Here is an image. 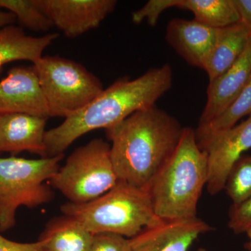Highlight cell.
Wrapping results in <instances>:
<instances>
[{
  "instance_id": "obj_1",
  "label": "cell",
  "mask_w": 251,
  "mask_h": 251,
  "mask_svg": "<svg viewBox=\"0 0 251 251\" xmlns=\"http://www.w3.org/2000/svg\"><path fill=\"white\" fill-rule=\"evenodd\" d=\"M173 81L168 64L149 69L134 80L127 76L118 79L85 108L46 131V157L62 154L82 135L108 129L135 112L156 105L171 88Z\"/></svg>"
},
{
  "instance_id": "obj_2",
  "label": "cell",
  "mask_w": 251,
  "mask_h": 251,
  "mask_svg": "<svg viewBox=\"0 0 251 251\" xmlns=\"http://www.w3.org/2000/svg\"><path fill=\"white\" fill-rule=\"evenodd\" d=\"M184 128L175 117L153 105L105 130L119 180L148 188L174 152Z\"/></svg>"
},
{
  "instance_id": "obj_3",
  "label": "cell",
  "mask_w": 251,
  "mask_h": 251,
  "mask_svg": "<svg viewBox=\"0 0 251 251\" xmlns=\"http://www.w3.org/2000/svg\"><path fill=\"white\" fill-rule=\"evenodd\" d=\"M208 176L207 153L198 145L195 130L184 127L174 152L149 186L155 214L164 221L197 217Z\"/></svg>"
},
{
  "instance_id": "obj_4",
  "label": "cell",
  "mask_w": 251,
  "mask_h": 251,
  "mask_svg": "<svg viewBox=\"0 0 251 251\" xmlns=\"http://www.w3.org/2000/svg\"><path fill=\"white\" fill-rule=\"evenodd\" d=\"M64 215L74 218L93 234L112 233L132 239L147 227L160 224L148 188L119 180L103 196L83 204L67 202Z\"/></svg>"
},
{
  "instance_id": "obj_5",
  "label": "cell",
  "mask_w": 251,
  "mask_h": 251,
  "mask_svg": "<svg viewBox=\"0 0 251 251\" xmlns=\"http://www.w3.org/2000/svg\"><path fill=\"white\" fill-rule=\"evenodd\" d=\"M64 156L0 158V232L16 226L18 208L37 207L52 201L53 193L45 182L58 171Z\"/></svg>"
},
{
  "instance_id": "obj_6",
  "label": "cell",
  "mask_w": 251,
  "mask_h": 251,
  "mask_svg": "<svg viewBox=\"0 0 251 251\" xmlns=\"http://www.w3.org/2000/svg\"><path fill=\"white\" fill-rule=\"evenodd\" d=\"M33 66L50 117H72L104 90L101 81L75 61L59 56H42Z\"/></svg>"
},
{
  "instance_id": "obj_7",
  "label": "cell",
  "mask_w": 251,
  "mask_h": 251,
  "mask_svg": "<svg viewBox=\"0 0 251 251\" xmlns=\"http://www.w3.org/2000/svg\"><path fill=\"white\" fill-rule=\"evenodd\" d=\"M119 179L110 156V145L96 138L76 149L50 180L51 186L74 204L103 196Z\"/></svg>"
},
{
  "instance_id": "obj_8",
  "label": "cell",
  "mask_w": 251,
  "mask_h": 251,
  "mask_svg": "<svg viewBox=\"0 0 251 251\" xmlns=\"http://www.w3.org/2000/svg\"><path fill=\"white\" fill-rule=\"evenodd\" d=\"M208 156V192L212 196L224 190L229 171L236 161L251 149V114L247 120L218 133L199 146Z\"/></svg>"
},
{
  "instance_id": "obj_9",
  "label": "cell",
  "mask_w": 251,
  "mask_h": 251,
  "mask_svg": "<svg viewBox=\"0 0 251 251\" xmlns=\"http://www.w3.org/2000/svg\"><path fill=\"white\" fill-rule=\"evenodd\" d=\"M54 27L68 38L100 25L116 7V0H37Z\"/></svg>"
},
{
  "instance_id": "obj_10",
  "label": "cell",
  "mask_w": 251,
  "mask_h": 251,
  "mask_svg": "<svg viewBox=\"0 0 251 251\" xmlns=\"http://www.w3.org/2000/svg\"><path fill=\"white\" fill-rule=\"evenodd\" d=\"M21 113L50 117L34 66L11 68L0 80V115Z\"/></svg>"
},
{
  "instance_id": "obj_11",
  "label": "cell",
  "mask_w": 251,
  "mask_h": 251,
  "mask_svg": "<svg viewBox=\"0 0 251 251\" xmlns=\"http://www.w3.org/2000/svg\"><path fill=\"white\" fill-rule=\"evenodd\" d=\"M205 221L193 219L162 220L130 239L131 251H188L201 234L211 230Z\"/></svg>"
},
{
  "instance_id": "obj_12",
  "label": "cell",
  "mask_w": 251,
  "mask_h": 251,
  "mask_svg": "<svg viewBox=\"0 0 251 251\" xmlns=\"http://www.w3.org/2000/svg\"><path fill=\"white\" fill-rule=\"evenodd\" d=\"M251 77V37L237 62L222 75L209 82L206 101L198 127L220 116L234 101Z\"/></svg>"
},
{
  "instance_id": "obj_13",
  "label": "cell",
  "mask_w": 251,
  "mask_h": 251,
  "mask_svg": "<svg viewBox=\"0 0 251 251\" xmlns=\"http://www.w3.org/2000/svg\"><path fill=\"white\" fill-rule=\"evenodd\" d=\"M217 31L195 19L174 18L167 25L166 39L189 65L204 70Z\"/></svg>"
},
{
  "instance_id": "obj_14",
  "label": "cell",
  "mask_w": 251,
  "mask_h": 251,
  "mask_svg": "<svg viewBox=\"0 0 251 251\" xmlns=\"http://www.w3.org/2000/svg\"><path fill=\"white\" fill-rule=\"evenodd\" d=\"M47 120L27 114L0 115V153L28 151L46 157Z\"/></svg>"
},
{
  "instance_id": "obj_15",
  "label": "cell",
  "mask_w": 251,
  "mask_h": 251,
  "mask_svg": "<svg viewBox=\"0 0 251 251\" xmlns=\"http://www.w3.org/2000/svg\"><path fill=\"white\" fill-rule=\"evenodd\" d=\"M58 36L57 33L38 37L27 35L22 27L14 25L0 28V75L10 62L25 60L34 64Z\"/></svg>"
},
{
  "instance_id": "obj_16",
  "label": "cell",
  "mask_w": 251,
  "mask_h": 251,
  "mask_svg": "<svg viewBox=\"0 0 251 251\" xmlns=\"http://www.w3.org/2000/svg\"><path fill=\"white\" fill-rule=\"evenodd\" d=\"M250 34L242 23L218 29L215 43L204 70L211 82L237 62L247 49Z\"/></svg>"
},
{
  "instance_id": "obj_17",
  "label": "cell",
  "mask_w": 251,
  "mask_h": 251,
  "mask_svg": "<svg viewBox=\"0 0 251 251\" xmlns=\"http://www.w3.org/2000/svg\"><path fill=\"white\" fill-rule=\"evenodd\" d=\"M93 237L76 220L63 214L48 223L39 241L44 251H91Z\"/></svg>"
},
{
  "instance_id": "obj_18",
  "label": "cell",
  "mask_w": 251,
  "mask_h": 251,
  "mask_svg": "<svg viewBox=\"0 0 251 251\" xmlns=\"http://www.w3.org/2000/svg\"><path fill=\"white\" fill-rule=\"evenodd\" d=\"M176 8L191 11L196 21L214 29L240 23L235 0H179Z\"/></svg>"
},
{
  "instance_id": "obj_19",
  "label": "cell",
  "mask_w": 251,
  "mask_h": 251,
  "mask_svg": "<svg viewBox=\"0 0 251 251\" xmlns=\"http://www.w3.org/2000/svg\"><path fill=\"white\" fill-rule=\"evenodd\" d=\"M251 114V77L228 108L210 123L195 130L199 146L218 133L232 128L239 120Z\"/></svg>"
},
{
  "instance_id": "obj_20",
  "label": "cell",
  "mask_w": 251,
  "mask_h": 251,
  "mask_svg": "<svg viewBox=\"0 0 251 251\" xmlns=\"http://www.w3.org/2000/svg\"><path fill=\"white\" fill-rule=\"evenodd\" d=\"M0 9L14 14L21 25L31 31H47L53 27L37 0H0Z\"/></svg>"
},
{
  "instance_id": "obj_21",
  "label": "cell",
  "mask_w": 251,
  "mask_h": 251,
  "mask_svg": "<svg viewBox=\"0 0 251 251\" xmlns=\"http://www.w3.org/2000/svg\"><path fill=\"white\" fill-rule=\"evenodd\" d=\"M224 190L238 204L251 197V155H242L234 163L226 179Z\"/></svg>"
},
{
  "instance_id": "obj_22",
  "label": "cell",
  "mask_w": 251,
  "mask_h": 251,
  "mask_svg": "<svg viewBox=\"0 0 251 251\" xmlns=\"http://www.w3.org/2000/svg\"><path fill=\"white\" fill-rule=\"evenodd\" d=\"M179 0H150L143 7L132 14V21L140 24L147 21L150 26H155L158 18L167 9L176 7Z\"/></svg>"
},
{
  "instance_id": "obj_23",
  "label": "cell",
  "mask_w": 251,
  "mask_h": 251,
  "mask_svg": "<svg viewBox=\"0 0 251 251\" xmlns=\"http://www.w3.org/2000/svg\"><path fill=\"white\" fill-rule=\"evenodd\" d=\"M228 227L234 234L245 233L251 227V197L238 204H232L228 214Z\"/></svg>"
},
{
  "instance_id": "obj_24",
  "label": "cell",
  "mask_w": 251,
  "mask_h": 251,
  "mask_svg": "<svg viewBox=\"0 0 251 251\" xmlns=\"http://www.w3.org/2000/svg\"><path fill=\"white\" fill-rule=\"evenodd\" d=\"M91 251H131L130 239L112 233L95 234Z\"/></svg>"
},
{
  "instance_id": "obj_25",
  "label": "cell",
  "mask_w": 251,
  "mask_h": 251,
  "mask_svg": "<svg viewBox=\"0 0 251 251\" xmlns=\"http://www.w3.org/2000/svg\"><path fill=\"white\" fill-rule=\"evenodd\" d=\"M0 251H44L40 241L21 243L9 240L0 234Z\"/></svg>"
},
{
  "instance_id": "obj_26",
  "label": "cell",
  "mask_w": 251,
  "mask_h": 251,
  "mask_svg": "<svg viewBox=\"0 0 251 251\" xmlns=\"http://www.w3.org/2000/svg\"><path fill=\"white\" fill-rule=\"evenodd\" d=\"M240 23H242L249 31L251 37V0H235Z\"/></svg>"
},
{
  "instance_id": "obj_27",
  "label": "cell",
  "mask_w": 251,
  "mask_h": 251,
  "mask_svg": "<svg viewBox=\"0 0 251 251\" xmlns=\"http://www.w3.org/2000/svg\"><path fill=\"white\" fill-rule=\"evenodd\" d=\"M16 21V18L14 14L9 11L0 9V28L14 25Z\"/></svg>"
},
{
  "instance_id": "obj_28",
  "label": "cell",
  "mask_w": 251,
  "mask_h": 251,
  "mask_svg": "<svg viewBox=\"0 0 251 251\" xmlns=\"http://www.w3.org/2000/svg\"><path fill=\"white\" fill-rule=\"evenodd\" d=\"M245 233L247 234L248 237H249V242L246 244V247H247V249H249V250L251 251V227L247 229Z\"/></svg>"
},
{
  "instance_id": "obj_29",
  "label": "cell",
  "mask_w": 251,
  "mask_h": 251,
  "mask_svg": "<svg viewBox=\"0 0 251 251\" xmlns=\"http://www.w3.org/2000/svg\"><path fill=\"white\" fill-rule=\"evenodd\" d=\"M198 251H207L206 249H203V248H201V249H198Z\"/></svg>"
}]
</instances>
